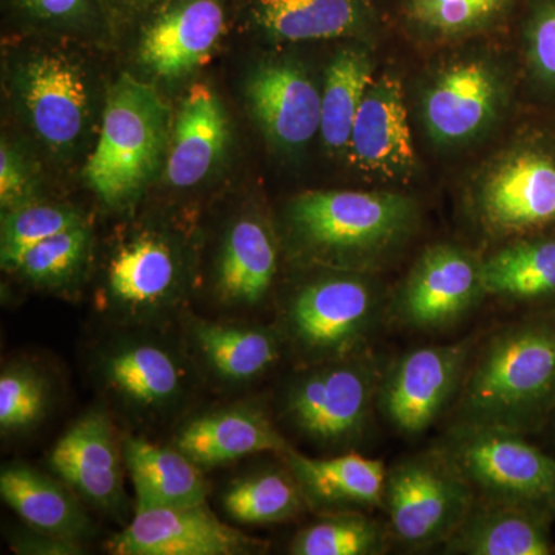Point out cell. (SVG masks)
<instances>
[{
  "label": "cell",
  "mask_w": 555,
  "mask_h": 555,
  "mask_svg": "<svg viewBox=\"0 0 555 555\" xmlns=\"http://www.w3.org/2000/svg\"><path fill=\"white\" fill-rule=\"evenodd\" d=\"M283 460L306 503L315 509L335 513L383 507L387 469L382 460L358 454L312 459L295 449Z\"/></svg>",
  "instance_id": "26"
},
{
  "label": "cell",
  "mask_w": 555,
  "mask_h": 555,
  "mask_svg": "<svg viewBox=\"0 0 555 555\" xmlns=\"http://www.w3.org/2000/svg\"><path fill=\"white\" fill-rule=\"evenodd\" d=\"M392 542L389 528L363 511H335L295 534L294 555H382Z\"/></svg>",
  "instance_id": "33"
},
{
  "label": "cell",
  "mask_w": 555,
  "mask_h": 555,
  "mask_svg": "<svg viewBox=\"0 0 555 555\" xmlns=\"http://www.w3.org/2000/svg\"><path fill=\"white\" fill-rule=\"evenodd\" d=\"M554 514L540 507L477 495L441 547L452 555H554Z\"/></svg>",
  "instance_id": "23"
},
{
  "label": "cell",
  "mask_w": 555,
  "mask_h": 555,
  "mask_svg": "<svg viewBox=\"0 0 555 555\" xmlns=\"http://www.w3.org/2000/svg\"><path fill=\"white\" fill-rule=\"evenodd\" d=\"M50 467L90 506L120 513L126 505L122 441L104 411L93 409L69 425L51 451Z\"/></svg>",
  "instance_id": "18"
},
{
  "label": "cell",
  "mask_w": 555,
  "mask_h": 555,
  "mask_svg": "<svg viewBox=\"0 0 555 555\" xmlns=\"http://www.w3.org/2000/svg\"><path fill=\"white\" fill-rule=\"evenodd\" d=\"M540 437L545 438L546 443L550 444V451L555 454V409L553 411V415H551L550 422L543 433L540 434Z\"/></svg>",
  "instance_id": "42"
},
{
  "label": "cell",
  "mask_w": 555,
  "mask_h": 555,
  "mask_svg": "<svg viewBox=\"0 0 555 555\" xmlns=\"http://www.w3.org/2000/svg\"><path fill=\"white\" fill-rule=\"evenodd\" d=\"M122 452L137 494V513L206 503L210 488L204 470L179 449L126 436Z\"/></svg>",
  "instance_id": "28"
},
{
  "label": "cell",
  "mask_w": 555,
  "mask_h": 555,
  "mask_svg": "<svg viewBox=\"0 0 555 555\" xmlns=\"http://www.w3.org/2000/svg\"><path fill=\"white\" fill-rule=\"evenodd\" d=\"M192 286V255L170 230L141 228L109 251L98 294L102 313L130 324H155L173 315Z\"/></svg>",
  "instance_id": "8"
},
{
  "label": "cell",
  "mask_w": 555,
  "mask_h": 555,
  "mask_svg": "<svg viewBox=\"0 0 555 555\" xmlns=\"http://www.w3.org/2000/svg\"><path fill=\"white\" fill-rule=\"evenodd\" d=\"M98 374L109 396L137 414L155 415L177 406L189 374L173 349L147 338L113 343L102 353Z\"/></svg>",
  "instance_id": "20"
},
{
  "label": "cell",
  "mask_w": 555,
  "mask_h": 555,
  "mask_svg": "<svg viewBox=\"0 0 555 555\" xmlns=\"http://www.w3.org/2000/svg\"><path fill=\"white\" fill-rule=\"evenodd\" d=\"M476 491L441 448L409 455L387 470L383 509L398 545L443 546L476 502Z\"/></svg>",
  "instance_id": "10"
},
{
  "label": "cell",
  "mask_w": 555,
  "mask_h": 555,
  "mask_svg": "<svg viewBox=\"0 0 555 555\" xmlns=\"http://www.w3.org/2000/svg\"><path fill=\"white\" fill-rule=\"evenodd\" d=\"M51 386L30 364H14L0 375V429L3 436L27 433L47 414Z\"/></svg>",
  "instance_id": "38"
},
{
  "label": "cell",
  "mask_w": 555,
  "mask_h": 555,
  "mask_svg": "<svg viewBox=\"0 0 555 555\" xmlns=\"http://www.w3.org/2000/svg\"><path fill=\"white\" fill-rule=\"evenodd\" d=\"M438 448L477 495L525 503L555 516V454L528 436L495 427L452 425Z\"/></svg>",
  "instance_id": "11"
},
{
  "label": "cell",
  "mask_w": 555,
  "mask_h": 555,
  "mask_svg": "<svg viewBox=\"0 0 555 555\" xmlns=\"http://www.w3.org/2000/svg\"><path fill=\"white\" fill-rule=\"evenodd\" d=\"M13 547L16 553L21 554L72 555L82 553V543L57 539V537L42 534L33 529L30 534L17 535Z\"/></svg>",
  "instance_id": "40"
},
{
  "label": "cell",
  "mask_w": 555,
  "mask_h": 555,
  "mask_svg": "<svg viewBox=\"0 0 555 555\" xmlns=\"http://www.w3.org/2000/svg\"><path fill=\"white\" fill-rule=\"evenodd\" d=\"M244 96L259 130L280 152H302L320 134L321 86L301 62H259L247 75Z\"/></svg>",
  "instance_id": "15"
},
{
  "label": "cell",
  "mask_w": 555,
  "mask_h": 555,
  "mask_svg": "<svg viewBox=\"0 0 555 555\" xmlns=\"http://www.w3.org/2000/svg\"><path fill=\"white\" fill-rule=\"evenodd\" d=\"M385 364L371 350L308 364L291 379L283 414L302 436L326 447L360 440L377 408Z\"/></svg>",
  "instance_id": "9"
},
{
  "label": "cell",
  "mask_w": 555,
  "mask_h": 555,
  "mask_svg": "<svg viewBox=\"0 0 555 555\" xmlns=\"http://www.w3.org/2000/svg\"><path fill=\"white\" fill-rule=\"evenodd\" d=\"M169 105L147 80L122 75L107 91L100 134L83 170L105 206L137 203L166 164L171 133Z\"/></svg>",
  "instance_id": "4"
},
{
  "label": "cell",
  "mask_w": 555,
  "mask_h": 555,
  "mask_svg": "<svg viewBox=\"0 0 555 555\" xmlns=\"http://www.w3.org/2000/svg\"><path fill=\"white\" fill-rule=\"evenodd\" d=\"M9 90L28 129L57 158H73L89 141L93 82L64 47L36 43L20 54L9 68Z\"/></svg>",
  "instance_id": "7"
},
{
  "label": "cell",
  "mask_w": 555,
  "mask_h": 555,
  "mask_svg": "<svg viewBox=\"0 0 555 555\" xmlns=\"http://www.w3.org/2000/svg\"><path fill=\"white\" fill-rule=\"evenodd\" d=\"M156 2L158 0H101L115 35L127 28L137 27L138 22Z\"/></svg>",
  "instance_id": "41"
},
{
  "label": "cell",
  "mask_w": 555,
  "mask_h": 555,
  "mask_svg": "<svg viewBox=\"0 0 555 555\" xmlns=\"http://www.w3.org/2000/svg\"><path fill=\"white\" fill-rule=\"evenodd\" d=\"M486 297L483 258L459 244L437 243L412 264L389 315L414 331H441L469 315Z\"/></svg>",
  "instance_id": "13"
},
{
  "label": "cell",
  "mask_w": 555,
  "mask_h": 555,
  "mask_svg": "<svg viewBox=\"0 0 555 555\" xmlns=\"http://www.w3.org/2000/svg\"><path fill=\"white\" fill-rule=\"evenodd\" d=\"M22 28L54 38L104 42L115 36L101 0H3Z\"/></svg>",
  "instance_id": "34"
},
{
  "label": "cell",
  "mask_w": 555,
  "mask_h": 555,
  "mask_svg": "<svg viewBox=\"0 0 555 555\" xmlns=\"http://www.w3.org/2000/svg\"><path fill=\"white\" fill-rule=\"evenodd\" d=\"M516 0H404V14L427 40H463L492 30Z\"/></svg>",
  "instance_id": "32"
},
{
  "label": "cell",
  "mask_w": 555,
  "mask_h": 555,
  "mask_svg": "<svg viewBox=\"0 0 555 555\" xmlns=\"http://www.w3.org/2000/svg\"><path fill=\"white\" fill-rule=\"evenodd\" d=\"M489 297L525 310H555V235L503 244L483 258Z\"/></svg>",
  "instance_id": "29"
},
{
  "label": "cell",
  "mask_w": 555,
  "mask_h": 555,
  "mask_svg": "<svg viewBox=\"0 0 555 555\" xmlns=\"http://www.w3.org/2000/svg\"><path fill=\"white\" fill-rule=\"evenodd\" d=\"M38 178L30 160L5 138L0 145V206L3 211L36 201Z\"/></svg>",
  "instance_id": "39"
},
{
  "label": "cell",
  "mask_w": 555,
  "mask_h": 555,
  "mask_svg": "<svg viewBox=\"0 0 555 555\" xmlns=\"http://www.w3.org/2000/svg\"><path fill=\"white\" fill-rule=\"evenodd\" d=\"M0 495L33 531L82 543L93 525L79 495L64 481L25 463H9L0 473Z\"/></svg>",
  "instance_id": "27"
},
{
  "label": "cell",
  "mask_w": 555,
  "mask_h": 555,
  "mask_svg": "<svg viewBox=\"0 0 555 555\" xmlns=\"http://www.w3.org/2000/svg\"><path fill=\"white\" fill-rule=\"evenodd\" d=\"M520 68L488 49L456 50L430 65L418 91L423 131L438 150L477 144L509 115Z\"/></svg>",
  "instance_id": "5"
},
{
  "label": "cell",
  "mask_w": 555,
  "mask_h": 555,
  "mask_svg": "<svg viewBox=\"0 0 555 555\" xmlns=\"http://www.w3.org/2000/svg\"><path fill=\"white\" fill-rule=\"evenodd\" d=\"M474 229L491 243L555 235V113L521 124L466 185Z\"/></svg>",
  "instance_id": "3"
},
{
  "label": "cell",
  "mask_w": 555,
  "mask_h": 555,
  "mask_svg": "<svg viewBox=\"0 0 555 555\" xmlns=\"http://www.w3.org/2000/svg\"><path fill=\"white\" fill-rule=\"evenodd\" d=\"M91 244L93 236L86 222L33 247L11 273L42 291H72L89 266Z\"/></svg>",
  "instance_id": "35"
},
{
  "label": "cell",
  "mask_w": 555,
  "mask_h": 555,
  "mask_svg": "<svg viewBox=\"0 0 555 555\" xmlns=\"http://www.w3.org/2000/svg\"><path fill=\"white\" fill-rule=\"evenodd\" d=\"M420 224L404 193L312 190L284 210L287 250L302 266L374 273L403 250Z\"/></svg>",
  "instance_id": "2"
},
{
  "label": "cell",
  "mask_w": 555,
  "mask_h": 555,
  "mask_svg": "<svg viewBox=\"0 0 555 555\" xmlns=\"http://www.w3.org/2000/svg\"><path fill=\"white\" fill-rule=\"evenodd\" d=\"M240 16L273 43L364 40L378 27L372 0H240Z\"/></svg>",
  "instance_id": "19"
},
{
  "label": "cell",
  "mask_w": 555,
  "mask_h": 555,
  "mask_svg": "<svg viewBox=\"0 0 555 555\" xmlns=\"http://www.w3.org/2000/svg\"><path fill=\"white\" fill-rule=\"evenodd\" d=\"M189 337L210 377L224 385H247L276 366L286 341L278 326L190 318Z\"/></svg>",
  "instance_id": "25"
},
{
  "label": "cell",
  "mask_w": 555,
  "mask_h": 555,
  "mask_svg": "<svg viewBox=\"0 0 555 555\" xmlns=\"http://www.w3.org/2000/svg\"><path fill=\"white\" fill-rule=\"evenodd\" d=\"M173 447L203 470L262 452L283 456L294 449L272 420L254 406L214 409L192 416L179 427Z\"/></svg>",
  "instance_id": "24"
},
{
  "label": "cell",
  "mask_w": 555,
  "mask_h": 555,
  "mask_svg": "<svg viewBox=\"0 0 555 555\" xmlns=\"http://www.w3.org/2000/svg\"><path fill=\"white\" fill-rule=\"evenodd\" d=\"M474 339L416 347L385 366L377 408L403 436H420L456 400L473 360Z\"/></svg>",
  "instance_id": "12"
},
{
  "label": "cell",
  "mask_w": 555,
  "mask_h": 555,
  "mask_svg": "<svg viewBox=\"0 0 555 555\" xmlns=\"http://www.w3.org/2000/svg\"><path fill=\"white\" fill-rule=\"evenodd\" d=\"M280 266V243L262 215L233 219L215 259L214 295L229 309H254L272 292Z\"/></svg>",
  "instance_id": "21"
},
{
  "label": "cell",
  "mask_w": 555,
  "mask_h": 555,
  "mask_svg": "<svg viewBox=\"0 0 555 555\" xmlns=\"http://www.w3.org/2000/svg\"><path fill=\"white\" fill-rule=\"evenodd\" d=\"M230 0H158L138 22V67L179 82L207 64L229 30Z\"/></svg>",
  "instance_id": "14"
},
{
  "label": "cell",
  "mask_w": 555,
  "mask_h": 555,
  "mask_svg": "<svg viewBox=\"0 0 555 555\" xmlns=\"http://www.w3.org/2000/svg\"><path fill=\"white\" fill-rule=\"evenodd\" d=\"M375 76L374 54L361 40L346 43L328 62L321 86L320 138L332 156L346 158L358 109Z\"/></svg>",
  "instance_id": "30"
},
{
  "label": "cell",
  "mask_w": 555,
  "mask_h": 555,
  "mask_svg": "<svg viewBox=\"0 0 555 555\" xmlns=\"http://www.w3.org/2000/svg\"><path fill=\"white\" fill-rule=\"evenodd\" d=\"M518 68L539 108L555 113V0H529Z\"/></svg>",
  "instance_id": "36"
},
{
  "label": "cell",
  "mask_w": 555,
  "mask_h": 555,
  "mask_svg": "<svg viewBox=\"0 0 555 555\" xmlns=\"http://www.w3.org/2000/svg\"><path fill=\"white\" fill-rule=\"evenodd\" d=\"M452 425L539 437L555 409V310H525L467 369Z\"/></svg>",
  "instance_id": "1"
},
{
  "label": "cell",
  "mask_w": 555,
  "mask_h": 555,
  "mask_svg": "<svg viewBox=\"0 0 555 555\" xmlns=\"http://www.w3.org/2000/svg\"><path fill=\"white\" fill-rule=\"evenodd\" d=\"M320 270L288 295L278 324L305 366L369 350L385 315V298L371 273Z\"/></svg>",
  "instance_id": "6"
},
{
  "label": "cell",
  "mask_w": 555,
  "mask_h": 555,
  "mask_svg": "<svg viewBox=\"0 0 555 555\" xmlns=\"http://www.w3.org/2000/svg\"><path fill=\"white\" fill-rule=\"evenodd\" d=\"M347 160L383 182H404L418 170L406 91L393 73L375 76L358 109Z\"/></svg>",
  "instance_id": "16"
},
{
  "label": "cell",
  "mask_w": 555,
  "mask_h": 555,
  "mask_svg": "<svg viewBox=\"0 0 555 555\" xmlns=\"http://www.w3.org/2000/svg\"><path fill=\"white\" fill-rule=\"evenodd\" d=\"M264 547L219 520L206 503L141 511L108 543L118 555H240Z\"/></svg>",
  "instance_id": "17"
},
{
  "label": "cell",
  "mask_w": 555,
  "mask_h": 555,
  "mask_svg": "<svg viewBox=\"0 0 555 555\" xmlns=\"http://www.w3.org/2000/svg\"><path fill=\"white\" fill-rule=\"evenodd\" d=\"M230 139V119L217 91L206 82L193 83L171 120L167 182L175 189L203 184L228 155Z\"/></svg>",
  "instance_id": "22"
},
{
  "label": "cell",
  "mask_w": 555,
  "mask_h": 555,
  "mask_svg": "<svg viewBox=\"0 0 555 555\" xmlns=\"http://www.w3.org/2000/svg\"><path fill=\"white\" fill-rule=\"evenodd\" d=\"M86 222L79 210L65 204L31 201L13 210L3 211L0 230V262L3 270L13 272L33 247Z\"/></svg>",
  "instance_id": "37"
},
{
  "label": "cell",
  "mask_w": 555,
  "mask_h": 555,
  "mask_svg": "<svg viewBox=\"0 0 555 555\" xmlns=\"http://www.w3.org/2000/svg\"><path fill=\"white\" fill-rule=\"evenodd\" d=\"M308 505L291 470L268 469L232 481L222 495L225 513L238 524H283Z\"/></svg>",
  "instance_id": "31"
}]
</instances>
